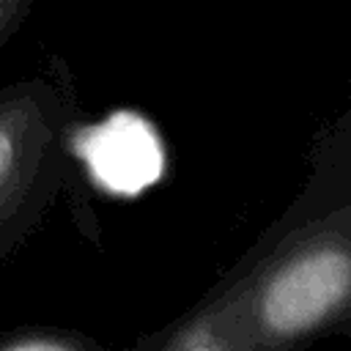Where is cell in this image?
<instances>
[{"label": "cell", "mask_w": 351, "mask_h": 351, "mask_svg": "<svg viewBox=\"0 0 351 351\" xmlns=\"http://www.w3.org/2000/svg\"><path fill=\"white\" fill-rule=\"evenodd\" d=\"M74 145L107 186L123 192L154 181L162 165V148L154 129L129 112H118L101 126L77 134Z\"/></svg>", "instance_id": "3"}, {"label": "cell", "mask_w": 351, "mask_h": 351, "mask_svg": "<svg viewBox=\"0 0 351 351\" xmlns=\"http://www.w3.org/2000/svg\"><path fill=\"white\" fill-rule=\"evenodd\" d=\"M66 126L36 99L0 104V269L69 189Z\"/></svg>", "instance_id": "2"}, {"label": "cell", "mask_w": 351, "mask_h": 351, "mask_svg": "<svg viewBox=\"0 0 351 351\" xmlns=\"http://www.w3.org/2000/svg\"><path fill=\"white\" fill-rule=\"evenodd\" d=\"M0 351H126V346L110 348L93 335L74 326L25 324L0 332Z\"/></svg>", "instance_id": "4"}, {"label": "cell", "mask_w": 351, "mask_h": 351, "mask_svg": "<svg viewBox=\"0 0 351 351\" xmlns=\"http://www.w3.org/2000/svg\"><path fill=\"white\" fill-rule=\"evenodd\" d=\"M351 332V154L321 140L291 203L159 329L126 351H310Z\"/></svg>", "instance_id": "1"}]
</instances>
